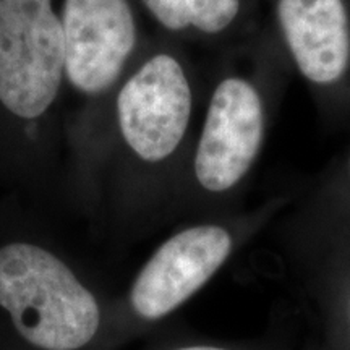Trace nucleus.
I'll return each mask as SVG.
<instances>
[{"instance_id": "f257e3e1", "label": "nucleus", "mask_w": 350, "mask_h": 350, "mask_svg": "<svg viewBox=\"0 0 350 350\" xmlns=\"http://www.w3.org/2000/svg\"><path fill=\"white\" fill-rule=\"evenodd\" d=\"M0 306L41 350L86 347L103 319L96 295L59 256L25 242L0 247Z\"/></svg>"}, {"instance_id": "f03ea898", "label": "nucleus", "mask_w": 350, "mask_h": 350, "mask_svg": "<svg viewBox=\"0 0 350 350\" xmlns=\"http://www.w3.org/2000/svg\"><path fill=\"white\" fill-rule=\"evenodd\" d=\"M64 73V29L52 0H0V103L7 111L41 117Z\"/></svg>"}, {"instance_id": "7ed1b4c3", "label": "nucleus", "mask_w": 350, "mask_h": 350, "mask_svg": "<svg viewBox=\"0 0 350 350\" xmlns=\"http://www.w3.org/2000/svg\"><path fill=\"white\" fill-rule=\"evenodd\" d=\"M193 96L182 64L156 54L117 96V120L126 146L144 163H163L177 151L190 125Z\"/></svg>"}, {"instance_id": "20e7f679", "label": "nucleus", "mask_w": 350, "mask_h": 350, "mask_svg": "<svg viewBox=\"0 0 350 350\" xmlns=\"http://www.w3.org/2000/svg\"><path fill=\"white\" fill-rule=\"evenodd\" d=\"M235 248L232 232L219 224H195L164 240L139 269L130 306L144 321L174 312L211 281Z\"/></svg>"}, {"instance_id": "39448f33", "label": "nucleus", "mask_w": 350, "mask_h": 350, "mask_svg": "<svg viewBox=\"0 0 350 350\" xmlns=\"http://www.w3.org/2000/svg\"><path fill=\"white\" fill-rule=\"evenodd\" d=\"M265 139V106L253 83L224 78L209 99L193 157L196 182L227 193L247 177Z\"/></svg>"}, {"instance_id": "423d86ee", "label": "nucleus", "mask_w": 350, "mask_h": 350, "mask_svg": "<svg viewBox=\"0 0 350 350\" xmlns=\"http://www.w3.org/2000/svg\"><path fill=\"white\" fill-rule=\"evenodd\" d=\"M65 75L85 94L107 91L137 46L129 0H65Z\"/></svg>"}, {"instance_id": "0eeeda50", "label": "nucleus", "mask_w": 350, "mask_h": 350, "mask_svg": "<svg viewBox=\"0 0 350 350\" xmlns=\"http://www.w3.org/2000/svg\"><path fill=\"white\" fill-rule=\"evenodd\" d=\"M278 21L292 59L313 85H334L350 62L344 0H278Z\"/></svg>"}, {"instance_id": "6e6552de", "label": "nucleus", "mask_w": 350, "mask_h": 350, "mask_svg": "<svg viewBox=\"0 0 350 350\" xmlns=\"http://www.w3.org/2000/svg\"><path fill=\"white\" fill-rule=\"evenodd\" d=\"M148 12L169 31L195 29L219 34L234 23L240 0H142Z\"/></svg>"}, {"instance_id": "1a4fd4ad", "label": "nucleus", "mask_w": 350, "mask_h": 350, "mask_svg": "<svg viewBox=\"0 0 350 350\" xmlns=\"http://www.w3.org/2000/svg\"><path fill=\"white\" fill-rule=\"evenodd\" d=\"M170 350H232V349H227V347H219V345L196 344V345H183V347L170 349Z\"/></svg>"}]
</instances>
